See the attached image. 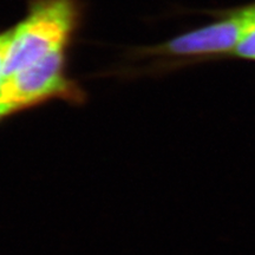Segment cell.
Returning a JSON list of instances; mask_svg holds the SVG:
<instances>
[{
  "label": "cell",
  "instance_id": "obj_1",
  "mask_svg": "<svg viewBox=\"0 0 255 255\" xmlns=\"http://www.w3.org/2000/svg\"><path fill=\"white\" fill-rule=\"evenodd\" d=\"M78 19L76 0H32L26 17L11 28L5 78L55 51L66 49Z\"/></svg>",
  "mask_w": 255,
  "mask_h": 255
},
{
  "label": "cell",
  "instance_id": "obj_2",
  "mask_svg": "<svg viewBox=\"0 0 255 255\" xmlns=\"http://www.w3.org/2000/svg\"><path fill=\"white\" fill-rule=\"evenodd\" d=\"M65 50H58L6 77L0 85V105L9 114L53 98L81 103L84 95L66 77Z\"/></svg>",
  "mask_w": 255,
  "mask_h": 255
},
{
  "label": "cell",
  "instance_id": "obj_3",
  "mask_svg": "<svg viewBox=\"0 0 255 255\" xmlns=\"http://www.w3.org/2000/svg\"><path fill=\"white\" fill-rule=\"evenodd\" d=\"M246 26L244 9L234 12L229 18L186 32L164 41L157 46L146 47L145 56L165 57H201L222 55L237 47Z\"/></svg>",
  "mask_w": 255,
  "mask_h": 255
},
{
  "label": "cell",
  "instance_id": "obj_4",
  "mask_svg": "<svg viewBox=\"0 0 255 255\" xmlns=\"http://www.w3.org/2000/svg\"><path fill=\"white\" fill-rule=\"evenodd\" d=\"M244 12L246 14V26L234 53L241 58L255 59V8H246Z\"/></svg>",
  "mask_w": 255,
  "mask_h": 255
},
{
  "label": "cell",
  "instance_id": "obj_5",
  "mask_svg": "<svg viewBox=\"0 0 255 255\" xmlns=\"http://www.w3.org/2000/svg\"><path fill=\"white\" fill-rule=\"evenodd\" d=\"M9 39H11V30L0 33V85L5 78V64Z\"/></svg>",
  "mask_w": 255,
  "mask_h": 255
},
{
  "label": "cell",
  "instance_id": "obj_6",
  "mask_svg": "<svg viewBox=\"0 0 255 255\" xmlns=\"http://www.w3.org/2000/svg\"><path fill=\"white\" fill-rule=\"evenodd\" d=\"M8 115H11V114L8 113V110L5 109V108L2 107V105H0V121L4 119L5 116H8Z\"/></svg>",
  "mask_w": 255,
  "mask_h": 255
},
{
  "label": "cell",
  "instance_id": "obj_7",
  "mask_svg": "<svg viewBox=\"0 0 255 255\" xmlns=\"http://www.w3.org/2000/svg\"><path fill=\"white\" fill-rule=\"evenodd\" d=\"M254 8H255V6H254Z\"/></svg>",
  "mask_w": 255,
  "mask_h": 255
}]
</instances>
